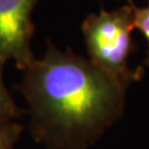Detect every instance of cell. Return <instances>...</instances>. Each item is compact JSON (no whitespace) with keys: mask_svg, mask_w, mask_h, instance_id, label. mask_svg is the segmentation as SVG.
<instances>
[{"mask_svg":"<svg viewBox=\"0 0 149 149\" xmlns=\"http://www.w3.org/2000/svg\"><path fill=\"white\" fill-rule=\"evenodd\" d=\"M18 88L33 139L47 149H88L122 117L127 86L88 58L48 43Z\"/></svg>","mask_w":149,"mask_h":149,"instance_id":"6da1fadb","label":"cell"},{"mask_svg":"<svg viewBox=\"0 0 149 149\" xmlns=\"http://www.w3.org/2000/svg\"><path fill=\"white\" fill-rule=\"evenodd\" d=\"M133 9L130 5L91 13L82 23L88 59L128 86L139 81L144 68L132 70L128 59L133 51Z\"/></svg>","mask_w":149,"mask_h":149,"instance_id":"7a4b0ae2","label":"cell"},{"mask_svg":"<svg viewBox=\"0 0 149 149\" xmlns=\"http://www.w3.org/2000/svg\"><path fill=\"white\" fill-rule=\"evenodd\" d=\"M39 0H0V61L13 60L23 71L36 58L31 51L32 11Z\"/></svg>","mask_w":149,"mask_h":149,"instance_id":"3957f363","label":"cell"},{"mask_svg":"<svg viewBox=\"0 0 149 149\" xmlns=\"http://www.w3.org/2000/svg\"><path fill=\"white\" fill-rule=\"evenodd\" d=\"M3 66L5 63L0 61V125L17 122V118H19L21 115L20 108L5 85Z\"/></svg>","mask_w":149,"mask_h":149,"instance_id":"277c9868","label":"cell"},{"mask_svg":"<svg viewBox=\"0 0 149 149\" xmlns=\"http://www.w3.org/2000/svg\"><path fill=\"white\" fill-rule=\"evenodd\" d=\"M127 3L130 5L133 9V19H134V27L138 29L145 36L147 40V54L146 59L144 61L145 66L149 65V1L146 7H138L134 2V0H127Z\"/></svg>","mask_w":149,"mask_h":149,"instance_id":"5b68a950","label":"cell"},{"mask_svg":"<svg viewBox=\"0 0 149 149\" xmlns=\"http://www.w3.org/2000/svg\"><path fill=\"white\" fill-rule=\"evenodd\" d=\"M23 132V126L18 122L0 125V149H13Z\"/></svg>","mask_w":149,"mask_h":149,"instance_id":"8992f818","label":"cell"}]
</instances>
